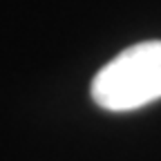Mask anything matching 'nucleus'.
Returning a JSON list of instances; mask_svg holds the SVG:
<instances>
[{
    "label": "nucleus",
    "instance_id": "f257e3e1",
    "mask_svg": "<svg viewBox=\"0 0 161 161\" xmlns=\"http://www.w3.org/2000/svg\"><path fill=\"white\" fill-rule=\"evenodd\" d=\"M94 103L110 112H130L161 98V40L123 49L92 78Z\"/></svg>",
    "mask_w": 161,
    "mask_h": 161
}]
</instances>
